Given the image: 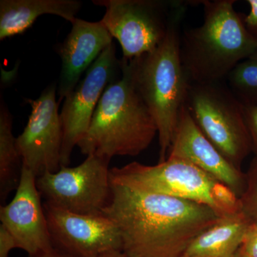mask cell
I'll list each match as a JSON object with an SVG mask.
<instances>
[{
	"label": "cell",
	"mask_w": 257,
	"mask_h": 257,
	"mask_svg": "<svg viewBox=\"0 0 257 257\" xmlns=\"http://www.w3.org/2000/svg\"><path fill=\"white\" fill-rule=\"evenodd\" d=\"M102 214L119 229L127 257H182L194 238L221 218L204 204L111 182Z\"/></svg>",
	"instance_id": "obj_1"
},
{
	"label": "cell",
	"mask_w": 257,
	"mask_h": 257,
	"mask_svg": "<svg viewBox=\"0 0 257 257\" xmlns=\"http://www.w3.org/2000/svg\"><path fill=\"white\" fill-rule=\"evenodd\" d=\"M188 3L182 2L176 9L165 40L155 50L131 60H121L156 123L160 147L159 162L167 160L190 85L181 61L179 32Z\"/></svg>",
	"instance_id": "obj_2"
},
{
	"label": "cell",
	"mask_w": 257,
	"mask_h": 257,
	"mask_svg": "<svg viewBox=\"0 0 257 257\" xmlns=\"http://www.w3.org/2000/svg\"><path fill=\"white\" fill-rule=\"evenodd\" d=\"M204 23L180 37V57L189 84L221 82L257 49L234 10V0H204Z\"/></svg>",
	"instance_id": "obj_3"
},
{
	"label": "cell",
	"mask_w": 257,
	"mask_h": 257,
	"mask_svg": "<svg viewBox=\"0 0 257 257\" xmlns=\"http://www.w3.org/2000/svg\"><path fill=\"white\" fill-rule=\"evenodd\" d=\"M121 67V74L106 87L87 133L77 145L83 155L109 160L137 156L158 135L156 123L122 63Z\"/></svg>",
	"instance_id": "obj_4"
},
{
	"label": "cell",
	"mask_w": 257,
	"mask_h": 257,
	"mask_svg": "<svg viewBox=\"0 0 257 257\" xmlns=\"http://www.w3.org/2000/svg\"><path fill=\"white\" fill-rule=\"evenodd\" d=\"M110 180L139 192L204 204L221 217L241 210L239 197L227 186L179 159L167 158L154 166L133 162L122 167H113Z\"/></svg>",
	"instance_id": "obj_5"
},
{
	"label": "cell",
	"mask_w": 257,
	"mask_h": 257,
	"mask_svg": "<svg viewBox=\"0 0 257 257\" xmlns=\"http://www.w3.org/2000/svg\"><path fill=\"white\" fill-rule=\"evenodd\" d=\"M185 104L204 135L240 170L252 151L243 104L220 82L190 84Z\"/></svg>",
	"instance_id": "obj_6"
},
{
	"label": "cell",
	"mask_w": 257,
	"mask_h": 257,
	"mask_svg": "<svg viewBox=\"0 0 257 257\" xmlns=\"http://www.w3.org/2000/svg\"><path fill=\"white\" fill-rule=\"evenodd\" d=\"M92 3L105 8L100 21L119 42L122 60L128 61L152 52L162 43L182 1L94 0Z\"/></svg>",
	"instance_id": "obj_7"
},
{
	"label": "cell",
	"mask_w": 257,
	"mask_h": 257,
	"mask_svg": "<svg viewBox=\"0 0 257 257\" xmlns=\"http://www.w3.org/2000/svg\"><path fill=\"white\" fill-rule=\"evenodd\" d=\"M110 160L89 155L77 167H62L37 177V189L53 207L84 215L102 214L111 194Z\"/></svg>",
	"instance_id": "obj_8"
},
{
	"label": "cell",
	"mask_w": 257,
	"mask_h": 257,
	"mask_svg": "<svg viewBox=\"0 0 257 257\" xmlns=\"http://www.w3.org/2000/svg\"><path fill=\"white\" fill-rule=\"evenodd\" d=\"M57 84L52 83L36 99H27L31 107L28 122L16 138L22 167L37 177L61 168L63 130L61 122Z\"/></svg>",
	"instance_id": "obj_9"
},
{
	"label": "cell",
	"mask_w": 257,
	"mask_h": 257,
	"mask_svg": "<svg viewBox=\"0 0 257 257\" xmlns=\"http://www.w3.org/2000/svg\"><path fill=\"white\" fill-rule=\"evenodd\" d=\"M121 66L112 43L103 51L86 72L84 79L64 99L60 111L63 130L61 167H68L74 148L87 133L103 93L121 74Z\"/></svg>",
	"instance_id": "obj_10"
},
{
	"label": "cell",
	"mask_w": 257,
	"mask_h": 257,
	"mask_svg": "<svg viewBox=\"0 0 257 257\" xmlns=\"http://www.w3.org/2000/svg\"><path fill=\"white\" fill-rule=\"evenodd\" d=\"M55 248L74 257H99L121 251L119 229L104 214L84 215L43 203Z\"/></svg>",
	"instance_id": "obj_11"
},
{
	"label": "cell",
	"mask_w": 257,
	"mask_h": 257,
	"mask_svg": "<svg viewBox=\"0 0 257 257\" xmlns=\"http://www.w3.org/2000/svg\"><path fill=\"white\" fill-rule=\"evenodd\" d=\"M36 179L32 172L22 167L15 197L0 207L1 224L14 237L18 248L29 256L54 247Z\"/></svg>",
	"instance_id": "obj_12"
},
{
	"label": "cell",
	"mask_w": 257,
	"mask_h": 257,
	"mask_svg": "<svg viewBox=\"0 0 257 257\" xmlns=\"http://www.w3.org/2000/svg\"><path fill=\"white\" fill-rule=\"evenodd\" d=\"M167 158L187 161L227 186L240 197L246 188L243 174L222 155L204 135L184 104Z\"/></svg>",
	"instance_id": "obj_13"
},
{
	"label": "cell",
	"mask_w": 257,
	"mask_h": 257,
	"mask_svg": "<svg viewBox=\"0 0 257 257\" xmlns=\"http://www.w3.org/2000/svg\"><path fill=\"white\" fill-rule=\"evenodd\" d=\"M71 24L70 32L58 48L62 60L57 87L59 102L74 90L80 82L82 74L113 43V37L101 21L89 22L76 18Z\"/></svg>",
	"instance_id": "obj_14"
},
{
	"label": "cell",
	"mask_w": 257,
	"mask_h": 257,
	"mask_svg": "<svg viewBox=\"0 0 257 257\" xmlns=\"http://www.w3.org/2000/svg\"><path fill=\"white\" fill-rule=\"evenodd\" d=\"M82 6L78 0H1L0 40L25 33L42 15H56L72 23Z\"/></svg>",
	"instance_id": "obj_15"
},
{
	"label": "cell",
	"mask_w": 257,
	"mask_h": 257,
	"mask_svg": "<svg viewBox=\"0 0 257 257\" xmlns=\"http://www.w3.org/2000/svg\"><path fill=\"white\" fill-rule=\"evenodd\" d=\"M251 223L241 209L222 216L196 236L182 257H236Z\"/></svg>",
	"instance_id": "obj_16"
},
{
	"label": "cell",
	"mask_w": 257,
	"mask_h": 257,
	"mask_svg": "<svg viewBox=\"0 0 257 257\" xmlns=\"http://www.w3.org/2000/svg\"><path fill=\"white\" fill-rule=\"evenodd\" d=\"M20 162L21 158L17 148L16 138L13 134V118L4 101L2 100L0 106V199L2 204H5L10 193L18 188L21 172V170H19Z\"/></svg>",
	"instance_id": "obj_17"
},
{
	"label": "cell",
	"mask_w": 257,
	"mask_h": 257,
	"mask_svg": "<svg viewBox=\"0 0 257 257\" xmlns=\"http://www.w3.org/2000/svg\"><path fill=\"white\" fill-rule=\"evenodd\" d=\"M228 88L243 106H257V49L228 74Z\"/></svg>",
	"instance_id": "obj_18"
},
{
	"label": "cell",
	"mask_w": 257,
	"mask_h": 257,
	"mask_svg": "<svg viewBox=\"0 0 257 257\" xmlns=\"http://www.w3.org/2000/svg\"><path fill=\"white\" fill-rule=\"evenodd\" d=\"M249 175L239 201L241 211L252 223L257 221V156L253 161Z\"/></svg>",
	"instance_id": "obj_19"
},
{
	"label": "cell",
	"mask_w": 257,
	"mask_h": 257,
	"mask_svg": "<svg viewBox=\"0 0 257 257\" xmlns=\"http://www.w3.org/2000/svg\"><path fill=\"white\" fill-rule=\"evenodd\" d=\"M236 257H257V221L248 226Z\"/></svg>",
	"instance_id": "obj_20"
},
{
	"label": "cell",
	"mask_w": 257,
	"mask_h": 257,
	"mask_svg": "<svg viewBox=\"0 0 257 257\" xmlns=\"http://www.w3.org/2000/svg\"><path fill=\"white\" fill-rule=\"evenodd\" d=\"M245 120L252 143V151L257 156V106H243Z\"/></svg>",
	"instance_id": "obj_21"
},
{
	"label": "cell",
	"mask_w": 257,
	"mask_h": 257,
	"mask_svg": "<svg viewBox=\"0 0 257 257\" xmlns=\"http://www.w3.org/2000/svg\"><path fill=\"white\" fill-rule=\"evenodd\" d=\"M18 248L16 241L3 225H0V257H10L13 248Z\"/></svg>",
	"instance_id": "obj_22"
},
{
	"label": "cell",
	"mask_w": 257,
	"mask_h": 257,
	"mask_svg": "<svg viewBox=\"0 0 257 257\" xmlns=\"http://www.w3.org/2000/svg\"><path fill=\"white\" fill-rule=\"evenodd\" d=\"M249 13L243 18V23L248 33L257 41V0H248Z\"/></svg>",
	"instance_id": "obj_23"
},
{
	"label": "cell",
	"mask_w": 257,
	"mask_h": 257,
	"mask_svg": "<svg viewBox=\"0 0 257 257\" xmlns=\"http://www.w3.org/2000/svg\"><path fill=\"white\" fill-rule=\"evenodd\" d=\"M29 257H74L72 255L69 254L61 251L58 248L53 247L48 251H44V252L37 253L33 256H29Z\"/></svg>",
	"instance_id": "obj_24"
},
{
	"label": "cell",
	"mask_w": 257,
	"mask_h": 257,
	"mask_svg": "<svg viewBox=\"0 0 257 257\" xmlns=\"http://www.w3.org/2000/svg\"><path fill=\"white\" fill-rule=\"evenodd\" d=\"M99 257H127L126 255L124 254V253L121 251H118V250H116V251H109V252L104 253V254L101 255V256Z\"/></svg>",
	"instance_id": "obj_25"
}]
</instances>
